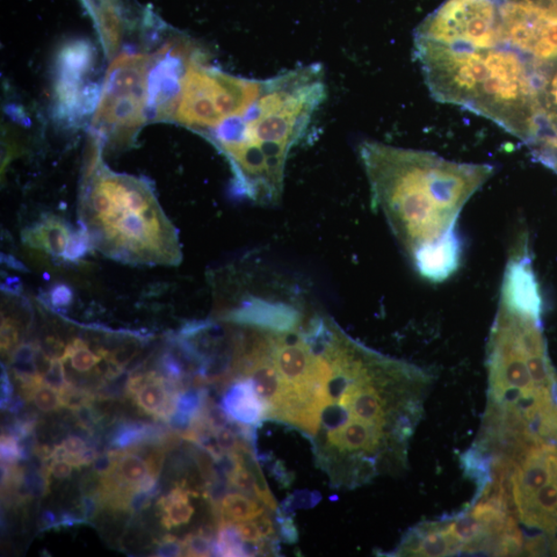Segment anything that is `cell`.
<instances>
[{
  "label": "cell",
  "instance_id": "obj_18",
  "mask_svg": "<svg viewBox=\"0 0 557 557\" xmlns=\"http://www.w3.org/2000/svg\"><path fill=\"white\" fill-rule=\"evenodd\" d=\"M26 401H32L39 410L49 413L62 407L60 392L43 383H40L29 393Z\"/></svg>",
  "mask_w": 557,
  "mask_h": 557
},
{
  "label": "cell",
  "instance_id": "obj_25",
  "mask_svg": "<svg viewBox=\"0 0 557 557\" xmlns=\"http://www.w3.org/2000/svg\"><path fill=\"white\" fill-rule=\"evenodd\" d=\"M13 394L14 388L9 372H7L6 367L2 364V401H0V404H2V410H6L10 407L14 400Z\"/></svg>",
  "mask_w": 557,
  "mask_h": 557
},
{
  "label": "cell",
  "instance_id": "obj_26",
  "mask_svg": "<svg viewBox=\"0 0 557 557\" xmlns=\"http://www.w3.org/2000/svg\"><path fill=\"white\" fill-rule=\"evenodd\" d=\"M47 466L50 474L60 480L69 478L72 473V467H74L64 460H52Z\"/></svg>",
  "mask_w": 557,
  "mask_h": 557
},
{
  "label": "cell",
  "instance_id": "obj_9",
  "mask_svg": "<svg viewBox=\"0 0 557 557\" xmlns=\"http://www.w3.org/2000/svg\"><path fill=\"white\" fill-rule=\"evenodd\" d=\"M504 45L534 60L557 57V11L503 0Z\"/></svg>",
  "mask_w": 557,
  "mask_h": 557
},
{
  "label": "cell",
  "instance_id": "obj_2",
  "mask_svg": "<svg viewBox=\"0 0 557 557\" xmlns=\"http://www.w3.org/2000/svg\"><path fill=\"white\" fill-rule=\"evenodd\" d=\"M358 155L372 206L385 217L413 269L433 283L450 279L461 264L460 216L495 175V166L376 141L361 143Z\"/></svg>",
  "mask_w": 557,
  "mask_h": 557
},
{
  "label": "cell",
  "instance_id": "obj_5",
  "mask_svg": "<svg viewBox=\"0 0 557 557\" xmlns=\"http://www.w3.org/2000/svg\"><path fill=\"white\" fill-rule=\"evenodd\" d=\"M92 135L79 193V223L93 247L123 263L178 265V231L146 181L116 173Z\"/></svg>",
  "mask_w": 557,
  "mask_h": 557
},
{
  "label": "cell",
  "instance_id": "obj_4",
  "mask_svg": "<svg viewBox=\"0 0 557 557\" xmlns=\"http://www.w3.org/2000/svg\"><path fill=\"white\" fill-rule=\"evenodd\" d=\"M415 54L432 97L496 123L526 144L540 111L534 60L500 46L468 48L415 39Z\"/></svg>",
  "mask_w": 557,
  "mask_h": 557
},
{
  "label": "cell",
  "instance_id": "obj_6",
  "mask_svg": "<svg viewBox=\"0 0 557 557\" xmlns=\"http://www.w3.org/2000/svg\"><path fill=\"white\" fill-rule=\"evenodd\" d=\"M209 58L200 46L187 58L162 119L205 137L247 111L265 84V79L237 77L216 69Z\"/></svg>",
  "mask_w": 557,
  "mask_h": 557
},
{
  "label": "cell",
  "instance_id": "obj_15",
  "mask_svg": "<svg viewBox=\"0 0 557 557\" xmlns=\"http://www.w3.org/2000/svg\"><path fill=\"white\" fill-rule=\"evenodd\" d=\"M190 495L180 487H173L169 495L159 498L156 506L161 523L165 530L183 526L190 523L195 509L191 505Z\"/></svg>",
  "mask_w": 557,
  "mask_h": 557
},
{
  "label": "cell",
  "instance_id": "obj_28",
  "mask_svg": "<svg viewBox=\"0 0 557 557\" xmlns=\"http://www.w3.org/2000/svg\"><path fill=\"white\" fill-rule=\"evenodd\" d=\"M70 298V292L68 288L65 287H58L53 292L52 295V302L55 306H62L64 302L69 301Z\"/></svg>",
  "mask_w": 557,
  "mask_h": 557
},
{
  "label": "cell",
  "instance_id": "obj_13",
  "mask_svg": "<svg viewBox=\"0 0 557 557\" xmlns=\"http://www.w3.org/2000/svg\"><path fill=\"white\" fill-rule=\"evenodd\" d=\"M534 79L540 111L538 133L557 132V57L534 60Z\"/></svg>",
  "mask_w": 557,
  "mask_h": 557
},
{
  "label": "cell",
  "instance_id": "obj_7",
  "mask_svg": "<svg viewBox=\"0 0 557 557\" xmlns=\"http://www.w3.org/2000/svg\"><path fill=\"white\" fill-rule=\"evenodd\" d=\"M155 53H122L108 67L92 119L103 148L133 144L151 120V77Z\"/></svg>",
  "mask_w": 557,
  "mask_h": 557
},
{
  "label": "cell",
  "instance_id": "obj_23",
  "mask_svg": "<svg viewBox=\"0 0 557 557\" xmlns=\"http://www.w3.org/2000/svg\"><path fill=\"white\" fill-rule=\"evenodd\" d=\"M63 447L65 452H67V458L64 460L69 461L72 458L79 457V454H82L87 448L89 446L87 445L86 441H84L81 437L77 435H71L64 440L60 444Z\"/></svg>",
  "mask_w": 557,
  "mask_h": 557
},
{
  "label": "cell",
  "instance_id": "obj_8",
  "mask_svg": "<svg viewBox=\"0 0 557 557\" xmlns=\"http://www.w3.org/2000/svg\"><path fill=\"white\" fill-rule=\"evenodd\" d=\"M503 0H445L415 32L447 46L494 48L504 45Z\"/></svg>",
  "mask_w": 557,
  "mask_h": 557
},
{
  "label": "cell",
  "instance_id": "obj_19",
  "mask_svg": "<svg viewBox=\"0 0 557 557\" xmlns=\"http://www.w3.org/2000/svg\"><path fill=\"white\" fill-rule=\"evenodd\" d=\"M320 495L317 493H310L308 490L296 491L292 497L282 505V512L285 515L292 512L295 509L312 508L318 502L320 501Z\"/></svg>",
  "mask_w": 557,
  "mask_h": 557
},
{
  "label": "cell",
  "instance_id": "obj_22",
  "mask_svg": "<svg viewBox=\"0 0 557 557\" xmlns=\"http://www.w3.org/2000/svg\"><path fill=\"white\" fill-rule=\"evenodd\" d=\"M277 513V525H279L280 537L288 544L296 543V542L299 541V533L298 530H296L294 520L287 516V515L279 508Z\"/></svg>",
  "mask_w": 557,
  "mask_h": 557
},
{
  "label": "cell",
  "instance_id": "obj_24",
  "mask_svg": "<svg viewBox=\"0 0 557 557\" xmlns=\"http://www.w3.org/2000/svg\"><path fill=\"white\" fill-rule=\"evenodd\" d=\"M255 522L264 540L278 541L276 525H274L272 517L267 515V512L255 519Z\"/></svg>",
  "mask_w": 557,
  "mask_h": 557
},
{
  "label": "cell",
  "instance_id": "obj_11",
  "mask_svg": "<svg viewBox=\"0 0 557 557\" xmlns=\"http://www.w3.org/2000/svg\"><path fill=\"white\" fill-rule=\"evenodd\" d=\"M25 238L34 247L68 260L82 257L92 246L88 234L83 228L72 231L55 218L35 224L27 230Z\"/></svg>",
  "mask_w": 557,
  "mask_h": 557
},
{
  "label": "cell",
  "instance_id": "obj_16",
  "mask_svg": "<svg viewBox=\"0 0 557 557\" xmlns=\"http://www.w3.org/2000/svg\"><path fill=\"white\" fill-rule=\"evenodd\" d=\"M213 556H247L246 542L235 524L217 525Z\"/></svg>",
  "mask_w": 557,
  "mask_h": 557
},
{
  "label": "cell",
  "instance_id": "obj_21",
  "mask_svg": "<svg viewBox=\"0 0 557 557\" xmlns=\"http://www.w3.org/2000/svg\"><path fill=\"white\" fill-rule=\"evenodd\" d=\"M156 556L169 557V556H182L184 555V543L183 540H180L171 534L162 537L157 542V548L155 551Z\"/></svg>",
  "mask_w": 557,
  "mask_h": 557
},
{
  "label": "cell",
  "instance_id": "obj_1",
  "mask_svg": "<svg viewBox=\"0 0 557 557\" xmlns=\"http://www.w3.org/2000/svg\"><path fill=\"white\" fill-rule=\"evenodd\" d=\"M431 376L354 339L335 321L291 426L312 444L330 487L354 489L408 464Z\"/></svg>",
  "mask_w": 557,
  "mask_h": 557
},
{
  "label": "cell",
  "instance_id": "obj_20",
  "mask_svg": "<svg viewBox=\"0 0 557 557\" xmlns=\"http://www.w3.org/2000/svg\"><path fill=\"white\" fill-rule=\"evenodd\" d=\"M2 462L5 465H16L19 460H22V450L18 440L9 435L3 433L2 436Z\"/></svg>",
  "mask_w": 557,
  "mask_h": 557
},
{
  "label": "cell",
  "instance_id": "obj_14",
  "mask_svg": "<svg viewBox=\"0 0 557 557\" xmlns=\"http://www.w3.org/2000/svg\"><path fill=\"white\" fill-rule=\"evenodd\" d=\"M266 506L257 498L243 493H229L224 496L213 508L217 525L220 523L240 524L251 522L265 513Z\"/></svg>",
  "mask_w": 557,
  "mask_h": 557
},
{
  "label": "cell",
  "instance_id": "obj_12",
  "mask_svg": "<svg viewBox=\"0 0 557 557\" xmlns=\"http://www.w3.org/2000/svg\"><path fill=\"white\" fill-rule=\"evenodd\" d=\"M221 406L234 422L258 428L265 421V404L250 379L228 376L222 387Z\"/></svg>",
  "mask_w": 557,
  "mask_h": 557
},
{
  "label": "cell",
  "instance_id": "obj_3",
  "mask_svg": "<svg viewBox=\"0 0 557 557\" xmlns=\"http://www.w3.org/2000/svg\"><path fill=\"white\" fill-rule=\"evenodd\" d=\"M325 98L320 64L287 70L265 79L247 111L206 136L226 156L237 197L260 206L279 204L288 157L305 139Z\"/></svg>",
  "mask_w": 557,
  "mask_h": 557
},
{
  "label": "cell",
  "instance_id": "obj_17",
  "mask_svg": "<svg viewBox=\"0 0 557 557\" xmlns=\"http://www.w3.org/2000/svg\"><path fill=\"white\" fill-rule=\"evenodd\" d=\"M213 529H200L198 532L187 534L183 540L184 555L187 556H211L214 552L215 537Z\"/></svg>",
  "mask_w": 557,
  "mask_h": 557
},
{
  "label": "cell",
  "instance_id": "obj_10",
  "mask_svg": "<svg viewBox=\"0 0 557 557\" xmlns=\"http://www.w3.org/2000/svg\"><path fill=\"white\" fill-rule=\"evenodd\" d=\"M93 65V49L86 42L69 43L58 56L55 103L57 113L63 119H81L97 107L99 94L87 89L86 85Z\"/></svg>",
  "mask_w": 557,
  "mask_h": 557
},
{
  "label": "cell",
  "instance_id": "obj_27",
  "mask_svg": "<svg viewBox=\"0 0 557 557\" xmlns=\"http://www.w3.org/2000/svg\"><path fill=\"white\" fill-rule=\"evenodd\" d=\"M508 2L557 11V0H508Z\"/></svg>",
  "mask_w": 557,
  "mask_h": 557
}]
</instances>
